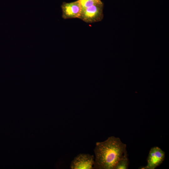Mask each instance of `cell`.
Returning <instances> with one entry per match:
<instances>
[{
    "label": "cell",
    "mask_w": 169,
    "mask_h": 169,
    "mask_svg": "<svg viewBox=\"0 0 169 169\" xmlns=\"http://www.w3.org/2000/svg\"><path fill=\"white\" fill-rule=\"evenodd\" d=\"M126 145L118 137H109L97 142L94 150L95 158L93 169H115L118 161L127 152Z\"/></svg>",
    "instance_id": "1"
},
{
    "label": "cell",
    "mask_w": 169,
    "mask_h": 169,
    "mask_svg": "<svg viewBox=\"0 0 169 169\" xmlns=\"http://www.w3.org/2000/svg\"><path fill=\"white\" fill-rule=\"evenodd\" d=\"M103 8L102 2L81 11L79 18L87 23L100 21L103 17Z\"/></svg>",
    "instance_id": "2"
},
{
    "label": "cell",
    "mask_w": 169,
    "mask_h": 169,
    "mask_svg": "<svg viewBox=\"0 0 169 169\" xmlns=\"http://www.w3.org/2000/svg\"><path fill=\"white\" fill-rule=\"evenodd\" d=\"M165 152L158 146L152 147L149 152L145 166L141 167L142 169H154L160 165L163 162L165 157Z\"/></svg>",
    "instance_id": "3"
},
{
    "label": "cell",
    "mask_w": 169,
    "mask_h": 169,
    "mask_svg": "<svg viewBox=\"0 0 169 169\" xmlns=\"http://www.w3.org/2000/svg\"><path fill=\"white\" fill-rule=\"evenodd\" d=\"M94 156L89 154L80 153L75 157L71 162V169H92L94 163Z\"/></svg>",
    "instance_id": "4"
},
{
    "label": "cell",
    "mask_w": 169,
    "mask_h": 169,
    "mask_svg": "<svg viewBox=\"0 0 169 169\" xmlns=\"http://www.w3.org/2000/svg\"><path fill=\"white\" fill-rule=\"evenodd\" d=\"M61 8L62 17L64 19L79 18L81 12V8L78 0L69 3L64 2Z\"/></svg>",
    "instance_id": "5"
},
{
    "label": "cell",
    "mask_w": 169,
    "mask_h": 169,
    "mask_svg": "<svg viewBox=\"0 0 169 169\" xmlns=\"http://www.w3.org/2000/svg\"><path fill=\"white\" fill-rule=\"evenodd\" d=\"M129 163L128 155L126 152L118 161L115 169H127Z\"/></svg>",
    "instance_id": "6"
},
{
    "label": "cell",
    "mask_w": 169,
    "mask_h": 169,
    "mask_svg": "<svg viewBox=\"0 0 169 169\" xmlns=\"http://www.w3.org/2000/svg\"><path fill=\"white\" fill-rule=\"evenodd\" d=\"M81 8V11L86 8L102 3L100 0H78Z\"/></svg>",
    "instance_id": "7"
}]
</instances>
